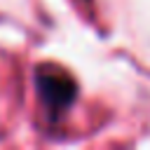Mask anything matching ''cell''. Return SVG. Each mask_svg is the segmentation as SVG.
<instances>
[{"label":"cell","mask_w":150,"mask_h":150,"mask_svg":"<svg viewBox=\"0 0 150 150\" xmlns=\"http://www.w3.org/2000/svg\"><path fill=\"white\" fill-rule=\"evenodd\" d=\"M42 91L47 101H52L54 105H63L73 96V84L63 77H49V80H42Z\"/></svg>","instance_id":"6da1fadb"}]
</instances>
